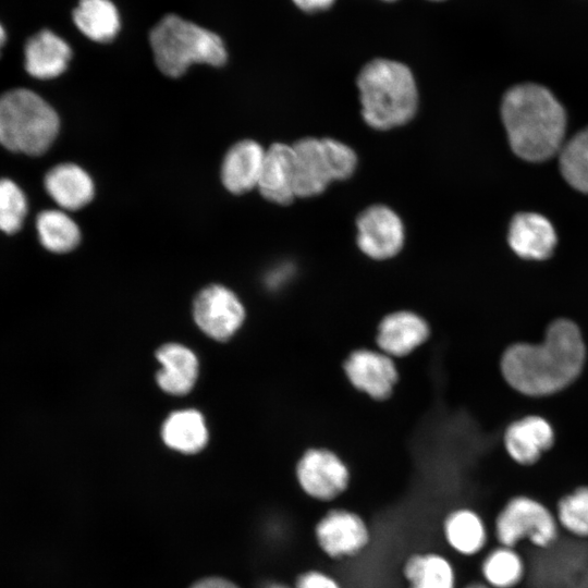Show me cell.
<instances>
[{
  "label": "cell",
  "mask_w": 588,
  "mask_h": 588,
  "mask_svg": "<svg viewBox=\"0 0 588 588\" xmlns=\"http://www.w3.org/2000/svg\"><path fill=\"white\" fill-rule=\"evenodd\" d=\"M72 58L69 44L49 29L33 35L24 47V66L38 79H51L61 75Z\"/></svg>",
  "instance_id": "15"
},
{
  "label": "cell",
  "mask_w": 588,
  "mask_h": 588,
  "mask_svg": "<svg viewBox=\"0 0 588 588\" xmlns=\"http://www.w3.org/2000/svg\"><path fill=\"white\" fill-rule=\"evenodd\" d=\"M194 318L198 327L209 336L224 341L241 327L244 307L229 289L210 285L204 289L194 302Z\"/></svg>",
  "instance_id": "10"
},
{
  "label": "cell",
  "mask_w": 588,
  "mask_h": 588,
  "mask_svg": "<svg viewBox=\"0 0 588 588\" xmlns=\"http://www.w3.org/2000/svg\"><path fill=\"white\" fill-rule=\"evenodd\" d=\"M556 520L571 535L588 537V487L578 488L560 500Z\"/></svg>",
  "instance_id": "29"
},
{
  "label": "cell",
  "mask_w": 588,
  "mask_h": 588,
  "mask_svg": "<svg viewBox=\"0 0 588 588\" xmlns=\"http://www.w3.org/2000/svg\"><path fill=\"white\" fill-rule=\"evenodd\" d=\"M191 588H238L233 583L218 577L206 578L197 581Z\"/></svg>",
  "instance_id": "33"
},
{
  "label": "cell",
  "mask_w": 588,
  "mask_h": 588,
  "mask_svg": "<svg viewBox=\"0 0 588 588\" xmlns=\"http://www.w3.org/2000/svg\"><path fill=\"white\" fill-rule=\"evenodd\" d=\"M313 535L320 552L333 561L360 555L372 539L365 517L346 507H333L324 512L315 523Z\"/></svg>",
  "instance_id": "7"
},
{
  "label": "cell",
  "mask_w": 588,
  "mask_h": 588,
  "mask_svg": "<svg viewBox=\"0 0 588 588\" xmlns=\"http://www.w3.org/2000/svg\"><path fill=\"white\" fill-rule=\"evenodd\" d=\"M559 154L560 170L566 182L588 194V126L563 144Z\"/></svg>",
  "instance_id": "27"
},
{
  "label": "cell",
  "mask_w": 588,
  "mask_h": 588,
  "mask_svg": "<svg viewBox=\"0 0 588 588\" xmlns=\"http://www.w3.org/2000/svg\"><path fill=\"white\" fill-rule=\"evenodd\" d=\"M327 158L335 180H346L355 171L357 158L347 145L332 138H322Z\"/></svg>",
  "instance_id": "30"
},
{
  "label": "cell",
  "mask_w": 588,
  "mask_h": 588,
  "mask_svg": "<svg viewBox=\"0 0 588 588\" xmlns=\"http://www.w3.org/2000/svg\"><path fill=\"white\" fill-rule=\"evenodd\" d=\"M480 573L491 588H513L522 580L525 566L514 548L500 546L483 558Z\"/></svg>",
  "instance_id": "26"
},
{
  "label": "cell",
  "mask_w": 588,
  "mask_h": 588,
  "mask_svg": "<svg viewBox=\"0 0 588 588\" xmlns=\"http://www.w3.org/2000/svg\"><path fill=\"white\" fill-rule=\"evenodd\" d=\"M585 345L579 329L566 319L550 324L538 345L518 343L503 354L501 369L515 390L546 395L562 390L580 372Z\"/></svg>",
  "instance_id": "1"
},
{
  "label": "cell",
  "mask_w": 588,
  "mask_h": 588,
  "mask_svg": "<svg viewBox=\"0 0 588 588\" xmlns=\"http://www.w3.org/2000/svg\"><path fill=\"white\" fill-rule=\"evenodd\" d=\"M162 368L157 373L159 387L174 395L186 394L197 378L198 362L187 347L169 343L162 345L156 353Z\"/></svg>",
  "instance_id": "22"
},
{
  "label": "cell",
  "mask_w": 588,
  "mask_h": 588,
  "mask_svg": "<svg viewBox=\"0 0 588 588\" xmlns=\"http://www.w3.org/2000/svg\"><path fill=\"white\" fill-rule=\"evenodd\" d=\"M553 439V429L546 419L528 416L509 426L504 434V444L513 460L529 465L552 445Z\"/></svg>",
  "instance_id": "20"
},
{
  "label": "cell",
  "mask_w": 588,
  "mask_h": 588,
  "mask_svg": "<svg viewBox=\"0 0 588 588\" xmlns=\"http://www.w3.org/2000/svg\"><path fill=\"white\" fill-rule=\"evenodd\" d=\"M302 491L318 502H331L350 487L351 471L345 462L328 449H309L296 464Z\"/></svg>",
  "instance_id": "8"
},
{
  "label": "cell",
  "mask_w": 588,
  "mask_h": 588,
  "mask_svg": "<svg viewBox=\"0 0 588 588\" xmlns=\"http://www.w3.org/2000/svg\"><path fill=\"white\" fill-rule=\"evenodd\" d=\"M344 371L353 387L378 401L391 395L399 378L391 356L367 348L353 351L344 362Z\"/></svg>",
  "instance_id": "11"
},
{
  "label": "cell",
  "mask_w": 588,
  "mask_h": 588,
  "mask_svg": "<svg viewBox=\"0 0 588 588\" xmlns=\"http://www.w3.org/2000/svg\"><path fill=\"white\" fill-rule=\"evenodd\" d=\"M48 195L63 210H77L94 197L95 186L90 175L74 163H60L45 175Z\"/></svg>",
  "instance_id": "17"
},
{
  "label": "cell",
  "mask_w": 588,
  "mask_h": 588,
  "mask_svg": "<svg viewBox=\"0 0 588 588\" xmlns=\"http://www.w3.org/2000/svg\"><path fill=\"white\" fill-rule=\"evenodd\" d=\"M36 231L40 244L54 254L69 253L81 241L78 225L64 210L47 209L39 212Z\"/></svg>",
  "instance_id": "25"
},
{
  "label": "cell",
  "mask_w": 588,
  "mask_h": 588,
  "mask_svg": "<svg viewBox=\"0 0 588 588\" xmlns=\"http://www.w3.org/2000/svg\"><path fill=\"white\" fill-rule=\"evenodd\" d=\"M294 588H344L336 577L319 568H308L296 576Z\"/></svg>",
  "instance_id": "31"
},
{
  "label": "cell",
  "mask_w": 588,
  "mask_h": 588,
  "mask_svg": "<svg viewBox=\"0 0 588 588\" xmlns=\"http://www.w3.org/2000/svg\"><path fill=\"white\" fill-rule=\"evenodd\" d=\"M501 114L510 145L522 159L544 161L560 151L566 114L546 87L531 83L514 86L503 97Z\"/></svg>",
  "instance_id": "2"
},
{
  "label": "cell",
  "mask_w": 588,
  "mask_h": 588,
  "mask_svg": "<svg viewBox=\"0 0 588 588\" xmlns=\"http://www.w3.org/2000/svg\"><path fill=\"white\" fill-rule=\"evenodd\" d=\"M166 444L183 453H196L208 439L207 428L201 414L195 409L172 413L162 426Z\"/></svg>",
  "instance_id": "24"
},
{
  "label": "cell",
  "mask_w": 588,
  "mask_h": 588,
  "mask_svg": "<svg viewBox=\"0 0 588 588\" xmlns=\"http://www.w3.org/2000/svg\"><path fill=\"white\" fill-rule=\"evenodd\" d=\"M357 245L368 257L383 260L395 256L404 245V225L389 207L375 205L356 220Z\"/></svg>",
  "instance_id": "9"
},
{
  "label": "cell",
  "mask_w": 588,
  "mask_h": 588,
  "mask_svg": "<svg viewBox=\"0 0 588 588\" xmlns=\"http://www.w3.org/2000/svg\"><path fill=\"white\" fill-rule=\"evenodd\" d=\"M265 588H294V587H290L282 583H271V584H268Z\"/></svg>",
  "instance_id": "36"
},
{
  "label": "cell",
  "mask_w": 588,
  "mask_h": 588,
  "mask_svg": "<svg viewBox=\"0 0 588 588\" xmlns=\"http://www.w3.org/2000/svg\"><path fill=\"white\" fill-rule=\"evenodd\" d=\"M463 588H491V587L488 586L486 583L471 581V583H468L467 585H465Z\"/></svg>",
  "instance_id": "34"
},
{
  "label": "cell",
  "mask_w": 588,
  "mask_h": 588,
  "mask_svg": "<svg viewBox=\"0 0 588 588\" xmlns=\"http://www.w3.org/2000/svg\"><path fill=\"white\" fill-rule=\"evenodd\" d=\"M385 1H392V0H385Z\"/></svg>",
  "instance_id": "37"
},
{
  "label": "cell",
  "mask_w": 588,
  "mask_h": 588,
  "mask_svg": "<svg viewBox=\"0 0 588 588\" xmlns=\"http://www.w3.org/2000/svg\"><path fill=\"white\" fill-rule=\"evenodd\" d=\"M401 573L406 588H456L452 561L436 551L414 552L404 560Z\"/></svg>",
  "instance_id": "21"
},
{
  "label": "cell",
  "mask_w": 588,
  "mask_h": 588,
  "mask_svg": "<svg viewBox=\"0 0 588 588\" xmlns=\"http://www.w3.org/2000/svg\"><path fill=\"white\" fill-rule=\"evenodd\" d=\"M362 114L377 130H389L413 119L418 94L411 70L396 61L376 59L357 78Z\"/></svg>",
  "instance_id": "3"
},
{
  "label": "cell",
  "mask_w": 588,
  "mask_h": 588,
  "mask_svg": "<svg viewBox=\"0 0 588 588\" xmlns=\"http://www.w3.org/2000/svg\"><path fill=\"white\" fill-rule=\"evenodd\" d=\"M5 39H7L5 30H4L3 26L0 24V53H1L2 47L5 44Z\"/></svg>",
  "instance_id": "35"
},
{
  "label": "cell",
  "mask_w": 588,
  "mask_h": 588,
  "mask_svg": "<svg viewBox=\"0 0 588 588\" xmlns=\"http://www.w3.org/2000/svg\"><path fill=\"white\" fill-rule=\"evenodd\" d=\"M28 210L26 195L10 179H0V231L14 234L21 230Z\"/></svg>",
  "instance_id": "28"
},
{
  "label": "cell",
  "mask_w": 588,
  "mask_h": 588,
  "mask_svg": "<svg viewBox=\"0 0 588 588\" xmlns=\"http://www.w3.org/2000/svg\"><path fill=\"white\" fill-rule=\"evenodd\" d=\"M292 147L295 196L313 197L321 194L334 181L322 139L306 137Z\"/></svg>",
  "instance_id": "12"
},
{
  "label": "cell",
  "mask_w": 588,
  "mask_h": 588,
  "mask_svg": "<svg viewBox=\"0 0 588 588\" xmlns=\"http://www.w3.org/2000/svg\"><path fill=\"white\" fill-rule=\"evenodd\" d=\"M509 244L522 258L542 260L549 258L556 244L551 222L535 212L514 216L509 229Z\"/></svg>",
  "instance_id": "14"
},
{
  "label": "cell",
  "mask_w": 588,
  "mask_h": 588,
  "mask_svg": "<svg viewBox=\"0 0 588 588\" xmlns=\"http://www.w3.org/2000/svg\"><path fill=\"white\" fill-rule=\"evenodd\" d=\"M149 42L158 69L170 77L183 75L194 63L221 66L228 59L219 35L175 14L152 27Z\"/></svg>",
  "instance_id": "4"
},
{
  "label": "cell",
  "mask_w": 588,
  "mask_h": 588,
  "mask_svg": "<svg viewBox=\"0 0 588 588\" xmlns=\"http://www.w3.org/2000/svg\"><path fill=\"white\" fill-rule=\"evenodd\" d=\"M73 21L82 34L97 42H109L120 30V14L111 0H79Z\"/></svg>",
  "instance_id": "23"
},
{
  "label": "cell",
  "mask_w": 588,
  "mask_h": 588,
  "mask_svg": "<svg viewBox=\"0 0 588 588\" xmlns=\"http://www.w3.org/2000/svg\"><path fill=\"white\" fill-rule=\"evenodd\" d=\"M426 320L411 310H399L383 317L378 326L377 344L391 357L412 353L429 338Z\"/></svg>",
  "instance_id": "13"
},
{
  "label": "cell",
  "mask_w": 588,
  "mask_h": 588,
  "mask_svg": "<svg viewBox=\"0 0 588 588\" xmlns=\"http://www.w3.org/2000/svg\"><path fill=\"white\" fill-rule=\"evenodd\" d=\"M257 187L270 201L287 205L295 197L294 152L285 144H273L266 152Z\"/></svg>",
  "instance_id": "16"
},
{
  "label": "cell",
  "mask_w": 588,
  "mask_h": 588,
  "mask_svg": "<svg viewBox=\"0 0 588 588\" xmlns=\"http://www.w3.org/2000/svg\"><path fill=\"white\" fill-rule=\"evenodd\" d=\"M60 127L54 109L25 88L0 96V144L13 152L39 156L54 142Z\"/></svg>",
  "instance_id": "5"
},
{
  "label": "cell",
  "mask_w": 588,
  "mask_h": 588,
  "mask_svg": "<svg viewBox=\"0 0 588 588\" xmlns=\"http://www.w3.org/2000/svg\"><path fill=\"white\" fill-rule=\"evenodd\" d=\"M265 152L258 143L250 139L233 145L221 167V180L225 188L233 194H243L256 187Z\"/></svg>",
  "instance_id": "18"
},
{
  "label": "cell",
  "mask_w": 588,
  "mask_h": 588,
  "mask_svg": "<svg viewBox=\"0 0 588 588\" xmlns=\"http://www.w3.org/2000/svg\"><path fill=\"white\" fill-rule=\"evenodd\" d=\"M441 530L446 546L462 556H474L487 544L485 520L470 507L462 506L448 512L442 519Z\"/></svg>",
  "instance_id": "19"
},
{
  "label": "cell",
  "mask_w": 588,
  "mask_h": 588,
  "mask_svg": "<svg viewBox=\"0 0 588 588\" xmlns=\"http://www.w3.org/2000/svg\"><path fill=\"white\" fill-rule=\"evenodd\" d=\"M558 524L542 503L515 497L497 515L494 534L501 546L514 548L518 541L528 539L536 547L549 548L558 538Z\"/></svg>",
  "instance_id": "6"
},
{
  "label": "cell",
  "mask_w": 588,
  "mask_h": 588,
  "mask_svg": "<svg viewBox=\"0 0 588 588\" xmlns=\"http://www.w3.org/2000/svg\"><path fill=\"white\" fill-rule=\"evenodd\" d=\"M293 2L303 11L315 12L329 8L334 0H293Z\"/></svg>",
  "instance_id": "32"
}]
</instances>
